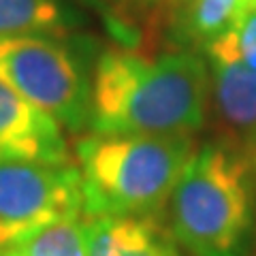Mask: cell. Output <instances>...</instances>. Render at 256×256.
I'll use <instances>...</instances> for the list:
<instances>
[{
  "instance_id": "15",
  "label": "cell",
  "mask_w": 256,
  "mask_h": 256,
  "mask_svg": "<svg viewBox=\"0 0 256 256\" xmlns=\"http://www.w3.org/2000/svg\"><path fill=\"white\" fill-rule=\"evenodd\" d=\"M105 2H122V0H105Z\"/></svg>"
},
{
  "instance_id": "1",
  "label": "cell",
  "mask_w": 256,
  "mask_h": 256,
  "mask_svg": "<svg viewBox=\"0 0 256 256\" xmlns=\"http://www.w3.org/2000/svg\"><path fill=\"white\" fill-rule=\"evenodd\" d=\"M210 66L192 50H107L92 68L90 132L192 134L205 124Z\"/></svg>"
},
{
  "instance_id": "11",
  "label": "cell",
  "mask_w": 256,
  "mask_h": 256,
  "mask_svg": "<svg viewBox=\"0 0 256 256\" xmlns=\"http://www.w3.org/2000/svg\"><path fill=\"white\" fill-rule=\"evenodd\" d=\"M248 6L242 0H192L188 26L190 36L203 45V50L222 36Z\"/></svg>"
},
{
  "instance_id": "5",
  "label": "cell",
  "mask_w": 256,
  "mask_h": 256,
  "mask_svg": "<svg viewBox=\"0 0 256 256\" xmlns=\"http://www.w3.org/2000/svg\"><path fill=\"white\" fill-rule=\"evenodd\" d=\"M82 216V178L75 162L0 160V254L54 222Z\"/></svg>"
},
{
  "instance_id": "7",
  "label": "cell",
  "mask_w": 256,
  "mask_h": 256,
  "mask_svg": "<svg viewBox=\"0 0 256 256\" xmlns=\"http://www.w3.org/2000/svg\"><path fill=\"white\" fill-rule=\"evenodd\" d=\"M88 256H180L160 218L100 216L86 218Z\"/></svg>"
},
{
  "instance_id": "3",
  "label": "cell",
  "mask_w": 256,
  "mask_h": 256,
  "mask_svg": "<svg viewBox=\"0 0 256 256\" xmlns=\"http://www.w3.org/2000/svg\"><path fill=\"white\" fill-rule=\"evenodd\" d=\"M192 134H86L75 143L84 216L160 218L196 152Z\"/></svg>"
},
{
  "instance_id": "8",
  "label": "cell",
  "mask_w": 256,
  "mask_h": 256,
  "mask_svg": "<svg viewBox=\"0 0 256 256\" xmlns=\"http://www.w3.org/2000/svg\"><path fill=\"white\" fill-rule=\"evenodd\" d=\"M210 66V100L239 148L256 146V73L237 62L205 58Z\"/></svg>"
},
{
  "instance_id": "10",
  "label": "cell",
  "mask_w": 256,
  "mask_h": 256,
  "mask_svg": "<svg viewBox=\"0 0 256 256\" xmlns=\"http://www.w3.org/2000/svg\"><path fill=\"white\" fill-rule=\"evenodd\" d=\"M9 252L15 256H88L86 216L84 220L66 218L54 222Z\"/></svg>"
},
{
  "instance_id": "12",
  "label": "cell",
  "mask_w": 256,
  "mask_h": 256,
  "mask_svg": "<svg viewBox=\"0 0 256 256\" xmlns=\"http://www.w3.org/2000/svg\"><path fill=\"white\" fill-rule=\"evenodd\" d=\"M205 58L230 60L256 73V6L244 11L222 36L205 47Z\"/></svg>"
},
{
  "instance_id": "6",
  "label": "cell",
  "mask_w": 256,
  "mask_h": 256,
  "mask_svg": "<svg viewBox=\"0 0 256 256\" xmlns=\"http://www.w3.org/2000/svg\"><path fill=\"white\" fill-rule=\"evenodd\" d=\"M0 160L70 164L62 126L0 82Z\"/></svg>"
},
{
  "instance_id": "2",
  "label": "cell",
  "mask_w": 256,
  "mask_h": 256,
  "mask_svg": "<svg viewBox=\"0 0 256 256\" xmlns=\"http://www.w3.org/2000/svg\"><path fill=\"white\" fill-rule=\"evenodd\" d=\"M250 154L230 139L198 146L166 207L175 244L190 256H250L256 188Z\"/></svg>"
},
{
  "instance_id": "13",
  "label": "cell",
  "mask_w": 256,
  "mask_h": 256,
  "mask_svg": "<svg viewBox=\"0 0 256 256\" xmlns=\"http://www.w3.org/2000/svg\"><path fill=\"white\" fill-rule=\"evenodd\" d=\"M248 154H250V158H252V162H254V169H256V146L254 148H250V150H246Z\"/></svg>"
},
{
  "instance_id": "9",
  "label": "cell",
  "mask_w": 256,
  "mask_h": 256,
  "mask_svg": "<svg viewBox=\"0 0 256 256\" xmlns=\"http://www.w3.org/2000/svg\"><path fill=\"white\" fill-rule=\"evenodd\" d=\"M70 22L60 0H0V41L28 34L58 36Z\"/></svg>"
},
{
  "instance_id": "14",
  "label": "cell",
  "mask_w": 256,
  "mask_h": 256,
  "mask_svg": "<svg viewBox=\"0 0 256 256\" xmlns=\"http://www.w3.org/2000/svg\"><path fill=\"white\" fill-rule=\"evenodd\" d=\"M242 2L248 6V9H252V6H254V0H242Z\"/></svg>"
},
{
  "instance_id": "4",
  "label": "cell",
  "mask_w": 256,
  "mask_h": 256,
  "mask_svg": "<svg viewBox=\"0 0 256 256\" xmlns=\"http://www.w3.org/2000/svg\"><path fill=\"white\" fill-rule=\"evenodd\" d=\"M0 82L70 132H82L90 124L92 68L58 36L0 41Z\"/></svg>"
},
{
  "instance_id": "16",
  "label": "cell",
  "mask_w": 256,
  "mask_h": 256,
  "mask_svg": "<svg viewBox=\"0 0 256 256\" xmlns=\"http://www.w3.org/2000/svg\"><path fill=\"white\" fill-rule=\"evenodd\" d=\"M0 256H15V254H11V252H6V254H0Z\"/></svg>"
}]
</instances>
